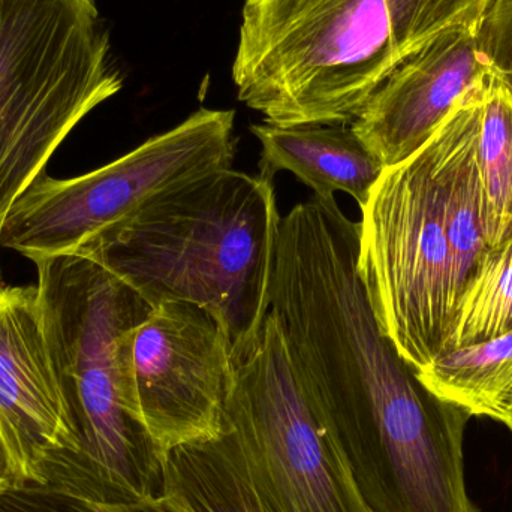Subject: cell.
<instances>
[{"label": "cell", "instance_id": "6da1fadb", "mask_svg": "<svg viewBox=\"0 0 512 512\" xmlns=\"http://www.w3.org/2000/svg\"><path fill=\"white\" fill-rule=\"evenodd\" d=\"M357 258V240L336 234L277 261L270 310L295 373L373 512H478L463 460L471 415L429 390L384 336Z\"/></svg>", "mask_w": 512, "mask_h": 512}, {"label": "cell", "instance_id": "7a4b0ae2", "mask_svg": "<svg viewBox=\"0 0 512 512\" xmlns=\"http://www.w3.org/2000/svg\"><path fill=\"white\" fill-rule=\"evenodd\" d=\"M493 2L246 0L237 98L271 125H351L400 65Z\"/></svg>", "mask_w": 512, "mask_h": 512}, {"label": "cell", "instance_id": "3957f363", "mask_svg": "<svg viewBox=\"0 0 512 512\" xmlns=\"http://www.w3.org/2000/svg\"><path fill=\"white\" fill-rule=\"evenodd\" d=\"M280 219L273 182L228 168L159 195L75 255L152 307L189 303L209 313L237 366L270 312Z\"/></svg>", "mask_w": 512, "mask_h": 512}, {"label": "cell", "instance_id": "277c9868", "mask_svg": "<svg viewBox=\"0 0 512 512\" xmlns=\"http://www.w3.org/2000/svg\"><path fill=\"white\" fill-rule=\"evenodd\" d=\"M161 495L188 512H373L271 310L236 366L221 432L165 454Z\"/></svg>", "mask_w": 512, "mask_h": 512}, {"label": "cell", "instance_id": "5b68a950", "mask_svg": "<svg viewBox=\"0 0 512 512\" xmlns=\"http://www.w3.org/2000/svg\"><path fill=\"white\" fill-rule=\"evenodd\" d=\"M35 265L48 352L80 441L51 486L110 504L161 495L162 456L135 414L125 370L126 337L152 306L84 256Z\"/></svg>", "mask_w": 512, "mask_h": 512}, {"label": "cell", "instance_id": "8992f818", "mask_svg": "<svg viewBox=\"0 0 512 512\" xmlns=\"http://www.w3.org/2000/svg\"><path fill=\"white\" fill-rule=\"evenodd\" d=\"M122 86L93 0H0V231L72 129Z\"/></svg>", "mask_w": 512, "mask_h": 512}, {"label": "cell", "instance_id": "52a82bcc", "mask_svg": "<svg viewBox=\"0 0 512 512\" xmlns=\"http://www.w3.org/2000/svg\"><path fill=\"white\" fill-rule=\"evenodd\" d=\"M357 268L379 328L415 373L447 351L456 306L436 134L373 186Z\"/></svg>", "mask_w": 512, "mask_h": 512}, {"label": "cell", "instance_id": "ba28073f", "mask_svg": "<svg viewBox=\"0 0 512 512\" xmlns=\"http://www.w3.org/2000/svg\"><path fill=\"white\" fill-rule=\"evenodd\" d=\"M236 111L200 108L122 158L72 179L42 174L12 204L0 248L33 264L77 254L165 192L233 168Z\"/></svg>", "mask_w": 512, "mask_h": 512}, {"label": "cell", "instance_id": "9c48e42d", "mask_svg": "<svg viewBox=\"0 0 512 512\" xmlns=\"http://www.w3.org/2000/svg\"><path fill=\"white\" fill-rule=\"evenodd\" d=\"M125 370L135 414L162 459L219 435L236 363L209 313L189 303L152 307L126 337Z\"/></svg>", "mask_w": 512, "mask_h": 512}, {"label": "cell", "instance_id": "30bf717a", "mask_svg": "<svg viewBox=\"0 0 512 512\" xmlns=\"http://www.w3.org/2000/svg\"><path fill=\"white\" fill-rule=\"evenodd\" d=\"M0 451L12 489L48 486L54 472L80 453L36 286L0 294Z\"/></svg>", "mask_w": 512, "mask_h": 512}, {"label": "cell", "instance_id": "8fae6325", "mask_svg": "<svg viewBox=\"0 0 512 512\" xmlns=\"http://www.w3.org/2000/svg\"><path fill=\"white\" fill-rule=\"evenodd\" d=\"M486 71L477 26L448 30L385 80L352 129L385 167L400 164L436 134Z\"/></svg>", "mask_w": 512, "mask_h": 512}, {"label": "cell", "instance_id": "7c38bea8", "mask_svg": "<svg viewBox=\"0 0 512 512\" xmlns=\"http://www.w3.org/2000/svg\"><path fill=\"white\" fill-rule=\"evenodd\" d=\"M261 143L258 176L273 182L280 171H289L318 198L348 194L366 206L385 165L367 149L351 125L277 126L252 125Z\"/></svg>", "mask_w": 512, "mask_h": 512}, {"label": "cell", "instance_id": "4fadbf2b", "mask_svg": "<svg viewBox=\"0 0 512 512\" xmlns=\"http://www.w3.org/2000/svg\"><path fill=\"white\" fill-rule=\"evenodd\" d=\"M436 396L504 423L512 406V331L486 342L451 348L417 373Z\"/></svg>", "mask_w": 512, "mask_h": 512}, {"label": "cell", "instance_id": "5bb4252c", "mask_svg": "<svg viewBox=\"0 0 512 512\" xmlns=\"http://www.w3.org/2000/svg\"><path fill=\"white\" fill-rule=\"evenodd\" d=\"M477 161L495 224V246L512 237V90L487 69L474 83Z\"/></svg>", "mask_w": 512, "mask_h": 512}, {"label": "cell", "instance_id": "9a60e30c", "mask_svg": "<svg viewBox=\"0 0 512 512\" xmlns=\"http://www.w3.org/2000/svg\"><path fill=\"white\" fill-rule=\"evenodd\" d=\"M511 331L512 237L484 256L460 298L448 349L486 342Z\"/></svg>", "mask_w": 512, "mask_h": 512}, {"label": "cell", "instance_id": "2e32d148", "mask_svg": "<svg viewBox=\"0 0 512 512\" xmlns=\"http://www.w3.org/2000/svg\"><path fill=\"white\" fill-rule=\"evenodd\" d=\"M2 498L9 507L0 512H188L165 495L110 504L75 498L53 487H21L9 490Z\"/></svg>", "mask_w": 512, "mask_h": 512}, {"label": "cell", "instance_id": "e0dca14e", "mask_svg": "<svg viewBox=\"0 0 512 512\" xmlns=\"http://www.w3.org/2000/svg\"><path fill=\"white\" fill-rule=\"evenodd\" d=\"M484 65L512 90V0H495L477 26Z\"/></svg>", "mask_w": 512, "mask_h": 512}, {"label": "cell", "instance_id": "ac0fdd59", "mask_svg": "<svg viewBox=\"0 0 512 512\" xmlns=\"http://www.w3.org/2000/svg\"><path fill=\"white\" fill-rule=\"evenodd\" d=\"M12 489L11 477L6 471L5 460H3L2 451H0V498Z\"/></svg>", "mask_w": 512, "mask_h": 512}, {"label": "cell", "instance_id": "d6986e66", "mask_svg": "<svg viewBox=\"0 0 512 512\" xmlns=\"http://www.w3.org/2000/svg\"><path fill=\"white\" fill-rule=\"evenodd\" d=\"M504 424H507L508 429H510L512 433V406L510 412H508L507 418H505Z\"/></svg>", "mask_w": 512, "mask_h": 512}, {"label": "cell", "instance_id": "ffe728a7", "mask_svg": "<svg viewBox=\"0 0 512 512\" xmlns=\"http://www.w3.org/2000/svg\"><path fill=\"white\" fill-rule=\"evenodd\" d=\"M2 289H3L2 285H0V294H2Z\"/></svg>", "mask_w": 512, "mask_h": 512}]
</instances>
